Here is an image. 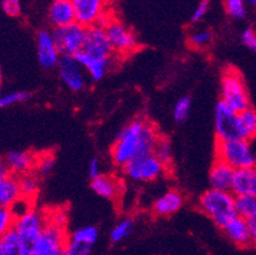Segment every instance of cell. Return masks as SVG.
I'll return each mask as SVG.
<instances>
[{
	"label": "cell",
	"instance_id": "31",
	"mask_svg": "<svg viewBox=\"0 0 256 255\" xmlns=\"http://www.w3.org/2000/svg\"><path fill=\"white\" fill-rule=\"evenodd\" d=\"M134 229V221L132 219H124L114 225L110 232V241L114 243H118L132 234Z\"/></svg>",
	"mask_w": 256,
	"mask_h": 255
},
{
	"label": "cell",
	"instance_id": "37",
	"mask_svg": "<svg viewBox=\"0 0 256 255\" xmlns=\"http://www.w3.org/2000/svg\"><path fill=\"white\" fill-rule=\"evenodd\" d=\"M32 208H34V200L26 199V198L21 197L18 200H17L16 203L10 207V211H12L14 217L17 219V217L22 216V215L28 213L29 211H32Z\"/></svg>",
	"mask_w": 256,
	"mask_h": 255
},
{
	"label": "cell",
	"instance_id": "20",
	"mask_svg": "<svg viewBox=\"0 0 256 255\" xmlns=\"http://www.w3.org/2000/svg\"><path fill=\"white\" fill-rule=\"evenodd\" d=\"M230 193L234 197L256 195V169L254 167L236 171Z\"/></svg>",
	"mask_w": 256,
	"mask_h": 255
},
{
	"label": "cell",
	"instance_id": "41",
	"mask_svg": "<svg viewBox=\"0 0 256 255\" xmlns=\"http://www.w3.org/2000/svg\"><path fill=\"white\" fill-rule=\"evenodd\" d=\"M47 216H48V223L60 226V228H64V229L65 225L68 224V213L65 211H55V212L50 213V215L47 213Z\"/></svg>",
	"mask_w": 256,
	"mask_h": 255
},
{
	"label": "cell",
	"instance_id": "10",
	"mask_svg": "<svg viewBox=\"0 0 256 255\" xmlns=\"http://www.w3.org/2000/svg\"><path fill=\"white\" fill-rule=\"evenodd\" d=\"M214 128L218 141H230L240 138L238 113L224 102H218L214 112Z\"/></svg>",
	"mask_w": 256,
	"mask_h": 255
},
{
	"label": "cell",
	"instance_id": "19",
	"mask_svg": "<svg viewBox=\"0 0 256 255\" xmlns=\"http://www.w3.org/2000/svg\"><path fill=\"white\" fill-rule=\"evenodd\" d=\"M48 19L54 25V29L76 23L73 2H70V0H55L50 7Z\"/></svg>",
	"mask_w": 256,
	"mask_h": 255
},
{
	"label": "cell",
	"instance_id": "3",
	"mask_svg": "<svg viewBox=\"0 0 256 255\" xmlns=\"http://www.w3.org/2000/svg\"><path fill=\"white\" fill-rule=\"evenodd\" d=\"M221 102L230 107L237 113L244 112L251 107L250 93L240 71L234 67H228L221 77Z\"/></svg>",
	"mask_w": 256,
	"mask_h": 255
},
{
	"label": "cell",
	"instance_id": "39",
	"mask_svg": "<svg viewBox=\"0 0 256 255\" xmlns=\"http://www.w3.org/2000/svg\"><path fill=\"white\" fill-rule=\"evenodd\" d=\"M2 8L4 13L10 17L21 16V12H22V7L18 0H4L2 2Z\"/></svg>",
	"mask_w": 256,
	"mask_h": 255
},
{
	"label": "cell",
	"instance_id": "15",
	"mask_svg": "<svg viewBox=\"0 0 256 255\" xmlns=\"http://www.w3.org/2000/svg\"><path fill=\"white\" fill-rule=\"evenodd\" d=\"M36 159L30 151H10L6 155V163L10 168V173L16 177H21L24 174L32 173V169H36Z\"/></svg>",
	"mask_w": 256,
	"mask_h": 255
},
{
	"label": "cell",
	"instance_id": "18",
	"mask_svg": "<svg viewBox=\"0 0 256 255\" xmlns=\"http://www.w3.org/2000/svg\"><path fill=\"white\" fill-rule=\"evenodd\" d=\"M236 169L226 163L216 159L210 171V184L211 189L220 191H230Z\"/></svg>",
	"mask_w": 256,
	"mask_h": 255
},
{
	"label": "cell",
	"instance_id": "30",
	"mask_svg": "<svg viewBox=\"0 0 256 255\" xmlns=\"http://www.w3.org/2000/svg\"><path fill=\"white\" fill-rule=\"evenodd\" d=\"M154 155L159 159L162 164L166 165V168L170 167L173 162V149H172V142L168 137L160 136L158 139V143H156L155 151H154Z\"/></svg>",
	"mask_w": 256,
	"mask_h": 255
},
{
	"label": "cell",
	"instance_id": "21",
	"mask_svg": "<svg viewBox=\"0 0 256 255\" xmlns=\"http://www.w3.org/2000/svg\"><path fill=\"white\" fill-rule=\"evenodd\" d=\"M78 62L81 63V65L84 67V69L90 75L91 80L92 81H100L104 76L107 75V72L110 71V68L112 67V62H114V58L110 59H99V58H92V56H88L84 52L78 54L77 56H74Z\"/></svg>",
	"mask_w": 256,
	"mask_h": 255
},
{
	"label": "cell",
	"instance_id": "36",
	"mask_svg": "<svg viewBox=\"0 0 256 255\" xmlns=\"http://www.w3.org/2000/svg\"><path fill=\"white\" fill-rule=\"evenodd\" d=\"M55 167V156L52 154H43L36 159V169L40 174H48Z\"/></svg>",
	"mask_w": 256,
	"mask_h": 255
},
{
	"label": "cell",
	"instance_id": "49",
	"mask_svg": "<svg viewBox=\"0 0 256 255\" xmlns=\"http://www.w3.org/2000/svg\"><path fill=\"white\" fill-rule=\"evenodd\" d=\"M0 95H2V90H0Z\"/></svg>",
	"mask_w": 256,
	"mask_h": 255
},
{
	"label": "cell",
	"instance_id": "7",
	"mask_svg": "<svg viewBox=\"0 0 256 255\" xmlns=\"http://www.w3.org/2000/svg\"><path fill=\"white\" fill-rule=\"evenodd\" d=\"M88 29L80 24L73 23L68 26L55 28L52 30L58 50L62 56H77L84 50Z\"/></svg>",
	"mask_w": 256,
	"mask_h": 255
},
{
	"label": "cell",
	"instance_id": "17",
	"mask_svg": "<svg viewBox=\"0 0 256 255\" xmlns=\"http://www.w3.org/2000/svg\"><path fill=\"white\" fill-rule=\"evenodd\" d=\"M221 230L238 247L246 249V247H250L251 246L250 229H248L247 220L242 219L240 216H236L229 223L225 224L221 228Z\"/></svg>",
	"mask_w": 256,
	"mask_h": 255
},
{
	"label": "cell",
	"instance_id": "2",
	"mask_svg": "<svg viewBox=\"0 0 256 255\" xmlns=\"http://www.w3.org/2000/svg\"><path fill=\"white\" fill-rule=\"evenodd\" d=\"M198 207L218 228H222L232 219L237 216L236 197L230 191H220L210 189L202 194Z\"/></svg>",
	"mask_w": 256,
	"mask_h": 255
},
{
	"label": "cell",
	"instance_id": "25",
	"mask_svg": "<svg viewBox=\"0 0 256 255\" xmlns=\"http://www.w3.org/2000/svg\"><path fill=\"white\" fill-rule=\"evenodd\" d=\"M0 255H22V243L14 229L0 237Z\"/></svg>",
	"mask_w": 256,
	"mask_h": 255
},
{
	"label": "cell",
	"instance_id": "44",
	"mask_svg": "<svg viewBox=\"0 0 256 255\" xmlns=\"http://www.w3.org/2000/svg\"><path fill=\"white\" fill-rule=\"evenodd\" d=\"M248 224V229H250V237H251V246L256 247V215L251 219L247 220Z\"/></svg>",
	"mask_w": 256,
	"mask_h": 255
},
{
	"label": "cell",
	"instance_id": "29",
	"mask_svg": "<svg viewBox=\"0 0 256 255\" xmlns=\"http://www.w3.org/2000/svg\"><path fill=\"white\" fill-rule=\"evenodd\" d=\"M236 212L237 216L248 220L256 215V197L255 195H242L236 197Z\"/></svg>",
	"mask_w": 256,
	"mask_h": 255
},
{
	"label": "cell",
	"instance_id": "32",
	"mask_svg": "<svg viewBox=\"0 0 256 255\" xmlns=\"http://www.w3.org/2000/svg\"><path fill=\"white\" fill-rule=\"evenodd\" d=\"M225 11L228 16L234 20H244L248 15L247 6L244 0H228L225 2Z\"/></svg>",
	"mask_w": 256,
	"mask_h": 255
},
{
	"label": "cell",
	"instance_id": "35",
	"mask_svg": "<svg viewBox=\"0 0 256 255\" xmlns=\"http://www.w3.org/2000/svg\"><path fill=\"white\" fill-rule=\"evenodd\" d=\"M16 217L10 211V208L0 207V237H3L6 233L13 229Z\"/></svg>",
	"mask_w": 256,
	"mask_h": 255
},
{
	"label": "cell",
	"instance_id": "11",
	"mask_svg": "<svg viewBox=\"0 0 256 255\" xmlns=\"http://www.w3.org/2000/svg\"><path fill=\"white\" fill-rule=\"evenodd\" d=\"M76 23L88 29L99 25L100 20L108 13L107 4L102 0H73Z\"/></svg>",
	"mask_w": 256,
	"mask_h": 255
},
{
	"label": "cell",
	"instance_id": "5",
	"mask_svg": "<svg viewBox=\"0 0 256 255\" xmlns=\"http://www.w3.org/2000/svg\"><path fill=\"white\" fill-rule=\"evenodd\" d=\"M216 159L233 167L236 171L254 167L252 145L246 139L216 141Z\"/></svg>",
	"mask_w": 256,
	"mask_h": 255
},
{
	"label": "cell",
	"instance_id": "48",
	"mask_svg": "<svg viewBox=\"0 0 256 255\" xmlns=\"http://www.w3.org/2000/svg\"><path fill=\"white\" fill-rule=\"evenodd\" d=\"M0 82H2V67H0Z\"/></svg>",
	"mask_w": 256,
	"mask_h": 255
},
{
	"label": "cell",
	"instance_id": "8",
	"mask_svg": "<svg viewBox=\"0 0 256 255\" xmlns=\"http://www.w3.org/2000/svg\"><path fill=\"white\" fill-rule=\"evenodd\" d=\"M122 169L125 176L130 180L138 182H152L158 178H162L168 168L152 154L136 159Z\"/></svg>",
	"mask_w": 256,
	"mask_h": 255
},
{
	"label": "cell",
	"instance_id": "9",
	"mask_svg": "<svg viewBox=\"0 0 256 255\" xmlns=\"http://www.w3.org/2000/svg\"><path fill=\"white\" fill-rule=\"evenodd\" d=\"M68 234L64 228L48 223L36 239L30 255H62L68 243Z\"/></svg>",
	"mask_w": 256,
	"mask_h": 255
},
{
	"label": "cell",
	"instance_id": "47",
	"mask_svg": "<svg viewBox=\"0 0 256 255\" xmlns=\"http://www.w3.org/2000/svg\"><path fill=\"white\" fill-rule=\"evenodd\" d=\"M250 4H252V6H256V0H251Z\"/></svg>",
	"mask_w": 256,
	"mask_h": 255
},
{
	"label": "cell",
	"instance_id": "46",
	"mask_svg": "<svg viewBox=\"0 0 256 255\" xmlns=\"http://www.w3.org/2000/svg\"><path fill=\"white\" fill-rule=\"evenodd\" d=\"M251 145H252V152H254V168L256 169V139L251 141Z\"/></svg>",
	"mask_w": 256,
	"mask_h": 255
},
{
	"label": "cell",
	"instance_id": "42",
	"mask_svg": "<svg viewBox=\"0 0 256 255\" xmlns=\"http://www.w3.org/2000/svg\"><path fill=\"white\" fill-rule=\"evenodd\" d=\"M208 11H210V3H208V2H202V3H199L198 7L195 8V11L192 15V24L200 23L202 20L206 17Z\"/></svg>",
	"mask_w": 256,
	"mask_h": 255
},
{
	"label": "cell",
	"instance_id": "16",
	"mask_svg": "<svg viewBox=\"0 0 256 255\" xmlns=\"http://www.w3.org/2000/svg\"><path fill=\"white\" fill-rule=\"evenodd\" d=\"M185 203V197L180 190H172L166 191V194H162V197L158 198L155 200V203L152 206V211L156 216L160 217H168L174 215L176 212H178Z\"/></svg>",
	"mask_w": 256,
	"mask_h": 255
},
{
	"label": "cell",
	"instance_id": "23",
	"mask_svg": "<svg viewBox=\"0 0 256 255\" xmlns=\"http://www.w3.org/2000/svg\"><path fill=\"white\" fill-rule=\"evenodd\" d=\"M20 198H21V191H20L18 177L13 174L8 177L0 176V207L10 208Z\"/></svg>",
	"mask_w": 256,
	"mask_h": 255
},
{
	"label": "cell",
	"instance_id": "28",
	"mask_svg": "<svg viewBox=\"0 0 256 255\" xmlns=\"http://www.w3.org/2000/svg\"><path fill=\"white\" fill-rule=\"evenodd\" d=\"M98 238H99V230H98L96 226L88 225L74 230L69 237V241L92 247V245L96 242Z\"/></svg>",
	"mask_w": 256,
	"mask_h": 255
},
{
	"label": "cell",
	"instance_id": "6",
	"mask_svg": "<svg viewBox=\"0 0 256 255\" xmlns=\"http://www.w3.org/2000/svg\"><path fill=\"white\" fill-rule=\"evenodd\" d=\"M104 29L107 32L114 52L117 55L129 56L140 49V39L134 30L121 20L114 17Z\"/></svg>",
	"mask_w": 256,
	"mask_h": 255
},
{
	"label": "cell",
	"instance_id": "22",
	"mask_svg": "<svg viewBox=\"0 0 256 255\" xmlns=\"http://www.w3.org/2000/svg\"><path fill=\"white\" fill-rule=\"evenodd\" d=\"M91 189L102 198L106 199H116L122 191V184L114 176L102 174L99 177L91 180Z\"/></svg>",
	"mask_w": 256,
	"mask_h": 255
},
{
	"label": "cell",
	"instance_id": "26",
	"mask_svg": "<svg viewBox=\"0 0 256 255\" xmlns=\"http://www.w3.org/2000/svg\"><path fill=\"white\" fill-rule=\"evenodd\" d=\"M214 38V34L211 29L207 28H196L188 32V42L190 47L196 50L206 49L207 46L212 43Z\"/></svg>",
	"mask_w": 256,
	"mask_h": 255
},
{
	"label": "cell",
	"instance_id": "45",
	"mask_svg": "<svg viewBox=\"0 0 256 255\" xmlns=\"http://www.w3.org/2000/svg\"><path fill=\"white\" fill-rule=\"evenodd\" d=\"M10 174L12 173H10L8 165H6V160H4V159H0V176H2V177H8Z\"/></svg>",
	"mask_w": 256,
	"mask_h": 255
},
{
	"label": "cell",
	"instance_id": "38",
	"mask_svg": "<svg viewBox=\"0 0 256 255\" xmlns=\"http://www.w3.org/2000/svg\"><path fill=\"white\" fill-rule=\"evenodd\" d=\"M91 246L82 245V243L72 242L68 239V243L65 246L62 255H90Z\"/></svg>",
	"mask_w": 256,
	"mask_h": 255
},
{
	"label": "cell",
	"instance_id": "4",
	"mask_svg": "<svg viewBox=\"0 0 256 255\" xmlns=\"http://www.w3.org/2000/svg\"><path fill=\"white\" fill-rule=\"evenodd\" d=\"M47 224H48L47 213L36 210V207L22 216L17 217L13 229L16 230L22 243V255L32 254L36 239L40 237Z\"/></svg>",
	"mask_w": 256,
	"mask_h": 255
},
{
	"label": "cell",
	"instance_id": "24",
	"mask_svg": "<svg viewBox=\"0 0 256 255\" xmlns=\"http://www.w3.org/2000/svg\"><path fill=\"white\" fill-rule=\"evenodd\" d=\"M240 120V138L246 141H254L256 139V110L252 107L247 108L244 112L238 113Z\"/></svg>",
	"mask_w": 256,
	"mask_h": 255
},
{
	"label": "cell",
	"instance_id": "12",
	"mask_svg": "<svg viewBox=\"0 0 256 255\" xmlns=\"http://www.w3.org/2000/svg\"><path fill=\"white\" fill-rule=\"evenodd\" d=\"M82 52L88 56H92V58H114V49L110 46L107 32H106L104 28H102V26L88 28V33H86V39H84Z\"/></svg>",
	"mask_w": 256,
	"mask_h": 255
},
{
	"label": "cell",
	"instance_id": "33",
	"mask_svg": "<svg viewBox=\"0 0 256 255\" xmlns=\"http://www.w3.org/2000/svg\"><path fill=\"white\" fill-rule=\"evenodd\" d=\"M192 98L190 97H182L181 99L176 103L174 110H173V117H174L176 123H184L186 121L192 112Z\"/></svg>",
	"mask_w": 256,
	"mask_h": 255
},
{
	"label": "cell",
	"instance_id": "40",
	"mask_svg": "<svg viewBox=\"0 0 256 255\" xmlns=\"http://www.w3.org/2000/svg\"><path fill=\"white\" fill-rule=\"evenodd\" d=\"M242 43L246 46L247 49H250L251 51L256 52V30L254 28H246L242 33Z\"/></svg>",
	"mask_w": 256,
	"mask_h": 255
},
{
	"label": "cell",
	"instance_id": "13",
	"mask_svg": "<svg viewBox=\"0 0 256 255\" xmlns=\"http://www.w3.org/2000/svg\"><path fill=\"white\" fill-rule=\"evenodd\" d=\"M58 76L72 91H81L86 86V71L73 56H62L58 65Z\"/></svg>",
	"mask_w": 256,
	"mask_h": 255
},
{
	"label": "cell",
	"instance_id": "43",
	"mask_svg": "<svg viewBox=\"0 0 256 255\" xmlns=\"http://www.w3.org/2000/svg\"><path fill=\"white\" fill-rule=\"evenodd\" d=\"M88 174H90L91 180L102 176V163L99 158H94L88 164Z\"/></svg>",
	"mask_w": 256,
	"mask_h": 255
},
{
	"label": "cell",
	"instance_id": "34",
	"mask_svg": "<svg viewBox=\"0 0 256 255\" xmlns=\"http://www.w3.org/2000/svg\"><path fill=\"white\" fill-rule=\"evenodd\" d=\"M30 98H32V94L29 91H13V93L2 94L0 95V108L21 103V102L29 100Z\"/></svg>",
	"mask_w": 256,
	"mask_h": 255
},
{
	"label": "cell",
	"instance_id": "14",
	"mask_svg": "<svg viewBox=\"0 0 256 255\" xmlns=\"http://www.w3.org/2000/svg\"><path fill=\"white\" fill-rule=\"evenodd\" d=\"M36 52H38L39 63L43 68H56L62 60V55L58 50L54 34L47 29H43L36 36Z\"/></svg>",
	"mask_w": 256,
	"mask_h": 255
},
{
	"label": "cell",
	"instance_id": "1",
	"mask_svg": "<svg viewBox=\"0 0 256 255\" xmlns=\"http://www.w3.org/2000/svg\"><path fill=\"white\" fill-rule=\"evenodd\" d=\"M159 137L158 129L146 119L138 117L130 121L118 133L110 150L114 165L124 168L136 159L152 155Z\"/></svg>",
	"mask_w": 256,
	"mask_h": 255
},
{
	"label": "cell",
	"instance_id": "27",
	"mask_svg": "<svg viewBox=\"0 0 256 255\" xmlns=\"http://www.w3.org/2000/svg\"><path fill=\"white\" fill-rule=\"evenodd\" d=\"M18 184L21 197L30 200H36L39 193V181L36 174H24V176L18 177Z\"/></svg>",
	"mask_w": 256,
	"mask_h": 255
},
{
	"label": "cell",
	"instance_id": "50",
	"mask_svg": "<svg viewBox=\"0 0 256 255\" xmlns=\"http://www.w3.org/2000/svg\"><path fill=\"white\" fill-rule=\"evenodd\" d=\"M255 197H256V195H255Z\"/></svg>",
	"mask_w": 256,
	"mask_h": 255
}]
</instances>
